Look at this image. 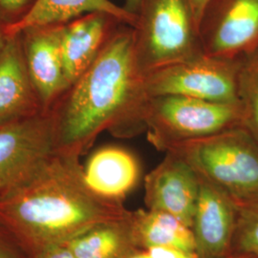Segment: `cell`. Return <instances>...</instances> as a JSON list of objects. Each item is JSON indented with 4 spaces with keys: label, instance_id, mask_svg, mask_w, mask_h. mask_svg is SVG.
Returning <instances> with one entry per match:
<instances>
[{
    "label": "cell",
    "instance_id": "4fadbf2b",
    "mask_svg": "<svg viewBox=\"0 0 258 258\" xmlns=\"http://www.w3.org/2000/svg\"><path fill=\"white\" fill-rule=\"evenodd\" d=\"M121 22L104 13H91L63 24L61 52L68 88L90 67Z\"/></svg>",
    "mask_w": 258,
    "mask_h": 258
},
{
    "label": "cell",
    "instance_id": "5b68a950",
    "mask_svg": "<svg viewBox=\"0 0 258 258\" xmlns=\"http://www.w3.org/2000/svg\"><path fill=\"white\" fill-rule=\"evenodd\" d=\"M136 16V51L145 74L203 53L187 0H143Z\"/></svg>",
    "mask_w": 258,
    "mask_h": 258
},
{
    "label": "cell",
    "instance_id": "9a60e30c",
    "mask_svg": "<svg viewBox=\"0 0 258 258\" xmlns=\"http://www.w3.org/2000/svg\"><path fill=\"white\" fill-rule=\"evenodd\" d=\"M91 13H104L123 24L135 27L137 16L111 0H36L20 19L4 24L6 37H15L30 28L64 24Z\"/></svg>",
    "mask_w": 258,
    "mask_h": 258
},
{
    "label": "cell",
    "instance_id": "2e32d148",
    "mask_svg": "<svg viewBox=\"0 0 258 258\" xmlns=\"http://www.w3.org/2000/svg\"><path fill=\"white\" fill-rule=\"evenodd\" d=\"M132 236L138 249L172 247L195 252L191 227L166 212L138 210L130 218Z\"/></svg>",
    "mask_w": 258,
    "mask_h": 258
},
{
    "label": "cell",
    "instance_id": "9c48e42d",
    "mask_svg": "<svg viewBox=\"0 0 258 258\" xmlns=\"http://www.w3.org/2000/svg\"><path fill=\"white\" fill-rule=\"evenodd\" d=\"M200 186L199 176L182 158L166 152L145 178L148 210L171 214L191 227Z\"/></svg>",
    "mask_w": 258,
    "mask_h": 258
},
{
    "label": "cell",
    "instance_id": "ba28073f",
    "mask_svg": "<svg viewBox=\"0 0 258 258\" xmlns=\"http://www.w3.org/2000/svg\"><path fill=\"white\" fill-rule=\"evenodd\" d=\"M204 54L238 59L258 48V0H211L200 25Z\"/></svg>",
    "mask_w": 258,
    "mask_h": 258
},
{
    "label": "cell",
    "instance_id": "7a4b0ae2",
    "mask_svg": "<svg viewBox=\"0 0 258 258\" xmlns=\"http://www.w3.org/2000/svg\"><path fill=\"white\" fill-rule=\"evenodd\" d=\"M117 26L90 67L51 108L57 151L81 157L104 131L123 137L142 126L146 74L134 29Z\"/></svg>",
    "mask_w": 258,
    "mask_h": 258
},
{
    "label": "cell",
    "instance_id": "603a6c76",
    "mask_svg": "<svg viewBox=\"0 0 258 258\" xmlns=\"http://www.w3.org/2000/svg\"><path fill=\"white\" fill-rule=\"evenodd\" d=\"M210 1L211 0H187L188 5L191 10V13H192V16H194L196 27L199 32V36H200V25H201L204 13H205V10L207 8V6L209 5Z\"/></svg>",
    "mask_w": 258,
    "mask_h": 258
},
{
    "label": "cell",
    "instance_id": "d6986e66",
    "mask_svg": "<svg viewBox=\"0 0 258 258\" xmlns=\"http://www.w3.org/2000/svg\"><path fill=\"white\" fill-rule=\"evenodd\" d=\"M231 254L258 258V199L237 206Z\"/></svg>",
    "mask_w": 258,
    "mask_h": 258
},
{
    "label": "cell",
    "instance_id": "44dd1931",
    "mask_svg": "<svg viewBox=\"0 0 258 258\" xmlns=\"http://www.w3.org/2000/svg\"><path fill=\"white\" fill-rule=\"evenodd\" d=\"M145 250L148 258H197L196 252L172 247H151Z\"/></svg>",
    "mask_w": 258,
    "mask_h": 258
},
{
    "label": "cell",
    "instance_id": "5bb4252c",
    "mask_svg": "<svg viewBox=\"0 0 258 258\" xmlns=\"http://www.w3.org/2000/svg\"><path fill=\"white\" fill-rule=\"evenodd\" d=\"M85 183L102 198L123 203L138 185L142 167L137 157L125 148L108 146L99 148L83 166Z\"/></svg>",
    "mask_w": 258,
    "mask_h": 258
},
{
    "label": "cell",
    "instance_id": "6da1fadb",
    "mask_svg": "<svg viewBox=\"0 0 258 258\" xmlns=\"http://www.w3.org/2000/svg\"><path fill=\"white\" fill-rule=\"evenodd\" d=\"M131 212L123 203L93 192L80 157L60 151L0 191V229L31 253L67 244L98 225L125 219Z\"/></svg>",
    "mask_w": 258,
    "mask_h": 258
},
{
    "label": "cell",
    "instance_id": "d4e9b609",
    "mask_svg": "<svg viewBox=\"0 0 258 258\" xmlns=\"http://www.w3.org/2000/svg\"><path fill=\"white\" fill-rule=\"evenodd\" d=\"M142 1L143 0H125L124 8L130 13H133L136 15V13L138 12L139 8L141 6Z\"/></svg>",
    "mask_w": 258,
    "mask_h": 258
},
{
    "label": "cell",
    "instance_id": "4316f807",
    "mask_svg": "<svg viewBox=\"0 0 258 258\" xmlns=\"http://www.w3.org/2000/svg\"><path fill=\"white\" fill-rule=\"evenodd\" d=\"M126 258H148L145 249H137L132 251Z\"/></svg>",
    "mask_w": 258,
    "mask_h": 258
},
{
    "label": "cell",
    "instance_id": "3957f363",
    "mask_svg": "<svg viewBox=\"0 0 258 258\" xmlns=\"http://www.w3.org/2000/svg\"><path fill=\"white\" fill-rule=\"evenodd\" d=\"M197 175L238 206L258 199V142L243 125L169 146Z\"/></svg>",
    "mask_w": 258,
    "mask_h": 258
},
{
    "label": "cell",
    "instance_id": "7c38bea8",
    "mask_svg": "<svg viewBox=\"0 0 258 258\" xmlns=\"http://www.w3.org/2000/svg\"><path fill=\"white\" fill-rule=\"evenodd\" d=\"M43 111L28 72L21 37H7L0 56V127Z\"/></svg>",
    "mask_w": 258,
    "mask_h": 258
},
{
    "label": "cell",
    "instance_id": "8992f818",
    "mask_svg": "<svg viewBox=\"0 0 258 258\" xmlns=\"http://www.w3.org/2000/svg\"><path fill=\"white\" fill-rule=\"evenodd\" d=\"M240 58L201 53L145 75L147 98L184 96L217 102H238Z\"/></svg>",
    "mask_w": 258,
    "mask_h": 258
},
{
    "label": "cell",
    "instance_id": "8fae6325",
    "mask_svg": "<svg viewBox=\"0 0 258 258\" xmlns=\"http://www.w3.org/2000/svg\"><path fill=\"white\" fill-rule=\"evenodd\" d=\"M63 24L30 28L20 35L28 72L44 108L68 89L61 52Z\"/></svg>",
    "mask_w": 258,
    "mask_h": 258
},
{
    "label": "cell",
    "instance_id": "277c9868",
    "mask_svg": "<svg viewBox=\"0 0 258 258\" xmlns=\"http://www.w3.org/2000/svg\"><path fill=\"white\" fill-rule=\"evenodd\" d=\"M149 142L165 151L171 145L204 138L243 125L239 102H217L184 96L148 98L141 115Z\"/></svg>",
    "mask_w": 258,
    "mask_h": 258
},
{
    "label": "cell",
    "instance_id": "ac0fdd59",
    "mask_svg": "<svg viewBox=\"0 0 258 258\" xmlns=\"http://www.w3.org/2000/svg\"><path fill=\"white\" fill-rule=\"evenodd\" d=\"M238 102L243 112V126L258 142V48L240 57Z\"/></svg>",
    "mask_w": 258,
    "mask_h": 258
},
{
    "label": "cell",
    "instance_id": "cb8c5ba5",
    "mask_svg": "<svg viewBox=\"0 0 258 258\" xmlns=\"http://www.w3.org/2000/svg\"><path fill=\"white\" fill-rule=\"evenodd\" d=\"M0 258H22L9 244L0 238Z\"/></svg>",
    "mask_w": 258,
    "mask_h": 258
},
{
    "label": "cell",
    "instance_id": "83f0119b",
    "mask_svg": "<svg viewBox=\"0 0 258 258\" xmlns=\"http://www.w3.org/2000/svg\"><path fill=\"white\" fill-rule=\"evenodd\" d=\"M223 258H252L247 256V255H242V254H230L228 256H225Z\"/></svg>",
    "mask_w": 258,
    "mask_h": 258
},
{
    "label": "cell",
    "instance_id": "30bf717a",
    "mask_svg": "<svg viewBox=\"0 0 258 258\" xmlns=\"http://www.w3.org/2000/svg\"><path fill=\"white\" fill-rule=\"evenodd\" d=\"M199 179V194L191 225L197 258L228 256L231 254L237 206L228 194Z\"/></svg>",
    "mask_w": 258,
    "mask_h": 258
},
{
    "label": "cell",
    "instance_id": "e0dca14e",
    "mask_svg": "<svg viewBox=\"0 0 258 258\" xmlns=\"http://www.w3.org/2000/svg\"><path fill=\"white\" fill-rule=\"evenodd\" d=\"M131 214L122 220L98 225L66 245L76 258H126L138 249L132 236Z\"/></svg>",
    "mask_w": 258,
    "mask_h": 258
},
{
    "label": "cell",
    "instance_id": "7402d4cb",
    "mask_svg": "<svg viewBox=\"0 0 258 258\" xmlns=\"http://www.w3.org/2000/svg\"><path fill=\"white\" fill-rule=\"evenodd\" d=\"M32 258H76L66 244L52 245L32 253Z\"/></svg>",
    "mask_w": 258,
    "mask_h": 258
},
{
    "label": "cell",
    "instance_id": "52a82bcc",
    "mask_svg": "<svg viewBox=\"0 0 258 258\" xmlns=\"http://www.w3.org/2000/svg\"><path fill=\"white\" fill-rule=\"evenodd\" d=\"M57 151L52 109L0 127V191L32 173Z\"/></svg>",
    "mask_w": 258,
    "mask_h": 258
},
{
    "label": "cell",
    "instance_id": "ffe728a7",
    "mask_svg": "<svg viewBox=\"0 0 258 258\" xmlns=\"http://www.w3.org/2000/svg\"><path fill=\"white\" fill-rule=\"evenodd\" d=\"M36 0H0V17L4 23H11L23 17Z\"/></svg>",
    "mask_w": 258,
    "mask_h": 258
},
{
    "label": "cell",
    "instance_id": "484cf974",
    "mask_svg": "<svg viewBox=\"0 0 258 258\" xmlns=\"http://www.w3.org/2000/svg\"><path fill=\"white\" fill-rule=\"evenodd\" d=\"M4 24H5L4 21L2 20L1 17H0V56L3 53V50L5 48L6 41H7V37L4 34Z\"/></svg>",
    "mask_w": 258,
    "mask_h": 258
}]
</instances>
